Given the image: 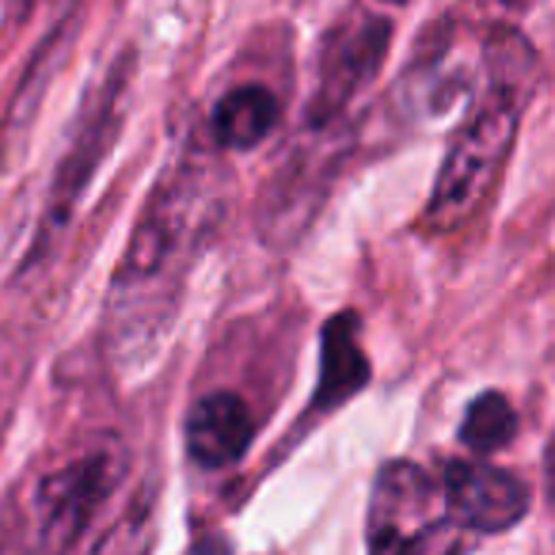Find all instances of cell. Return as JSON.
Masks as SVG:
<instances>
[{"label": "cell", "instance_id": "8992f818", "mask_svg": "<svg viewBox=\"0 0 555 555\" xmlns=\"http://www.w3.org/2000/svg\"><path fill=\"white\" fill-rule=\"evenodd\" d=\"M122 100H126V65H115V73L107 77L103 92L88 103L85 118H80L77 133H73L69 149H65V156H62V168H57L54 186H50L47 214H42V240L54 236V232H62L65 224H69L88 179L95 176L103 153H107V145L118 133Z\"/></svg>", "mask_w": 555, "mask_h": 555}, {"label": "cell", "instance_id": "5b68a950", "mask_svg": "<svg viewBox=\"0 0 555 555\" xmlns=\"http://www.w3.org/2000/svg\"><path fill=\"white\" fill-rule=\"evenodd\" d=\"M392 24L377 12H350L324 42L320 54V77L312 92V118L320 126L339 118L347 103L377 77V69L388 57Z\"/></svg>", "mask_w": 555, "mask_h": 555}, {"label": "cell", "instance_id": "ba28073f", "mask_svg": "<svg viewBox=\"0 0 555 555\" xmlns=\"http://www.w3.org/2000/svg\"><path fill=\"white\" fill-rule=\"evenodd\" d=\"M251 411L236 392H209L186 415V456L206 472L232 468L251 446Z\"/></svg>", "mask_w": 555, "mask_h": 555}, {"label": "cell", "instance_id": "8fae6325", "mask_svg": "<svg viewBox=\"0 0 555 555\" xmlns=\"http://www.w3.org/2000/svg\"><path fill=\"white\" fill-rule=\"evenodd\" d=\"M517 434V415L506 403V396L483 392L468 403V415L461 423V441L472 453H494V449L509 446Z\"/></svg>", "mask_w": 555, "mask_h": 555}, {"label": "cell", "instance_id": "52a82bcc", "mask_svg": "<svg viewBox=\"0 0 555 555\" xmlns=\"http://www.w3.org/2000/svg\"><path fill=\"white\" fill-rule=\"evenodd\" d=\"M441 502L464 529L506 532L529 514V487L494 464L449 461L441 476Z\"/></svg>", "mask_w": 555, "mask_h": 555}, {"label": "cell", "instance_id": "7a4b0ae2", "mask_svg": "<svg viewBox=\"0 0 555 555\" xmlns=\"http://www.w3.org/2000/svg\"><path fill=\"white\" fill-rule=\"evenodd\" d=\"M202 206H206V186L198 171L179 168L160 179L115 274L118 294H130V289L141 294L149 286H160V278H168L194 251V236L206 217Z\"/></svg>", "mask_w": 555, "mask_h": 555}, {"label": "cell", "instance_id": "9c48e42d", "mask_svg": "<svg viewBox=\"0 0 555 555\" xmlns=\"http://www.w3.org/2000/svg\"><path fill=\"white\" fill-rule=\"evenodd\" d=\"M370 380V358L358 343V320L335 317L324 327V358H320V388L312 403L324 411L339 408L354 392H362Z\"/></svg>", "mask_w": 555, "mask_h": 555}, {"label": "cell", "instance_id": "6da1fadb", "mask_svg": "<svg viewBox=\"0 0 555 555\" xmlns=\"http://www.w3.org/2000/svg\"><path fill=\"white\" fill-rule=\"evenodd\" d=\"M525 92L499 77L487 88L483 100L468 111L461 130L453 133L446 149V160L434 179L430 202H426V229L453 232L468 224L491 198L509 153H514L517 126H521Z\"/></svg>", "mask_w": 555, "mask_h": 555}, {"label": "cell", "instance_id": "3957f363", "mask_svg": "<svg viewBox=\"0 0 555 555\" xmlns=\"http://www.w3.org/2000/svg\"><path fill=\"white\" fill-rule=\"evenodd\" d=\"M126 476V456L115 446H95L77 461L50 472L35 491V521H39L42 544L69 547L92 529L100 509L118 491Z\"/></svg>", "mask_w": 555, "mask_h": 555}, {"label": "cell", "instance_id": "277c9868", "mask_svg": "<svg viewBox=\"0 0 555 555\" xmlns=\"http://www.w3.org/2000/svg\"><path fill=\"white\" fill-rule=\"evenodd\" d=\"M438 483L415 461H388L373 479L365 544L373 552H411L438 540Z\"/></svg>", "mask_w": 555, "mask_h": 555}, {"label": "cell", "instance_id": "30bf717a", "mask_svg": "<svg viewBox=\"0 0 555 555\" xmlns=\"http://www.w3.org/2000/svg\"><path fill=\"white\" fill-rule=\"evenodd\" d=\"M282 107H278L274 92L262 85H240L224 92V100L214 107L209 130H214L217 145L224 149H255L274 133Z\"/></svg>", "mask_w": 555, "mask_h": 555}]
</instances>
